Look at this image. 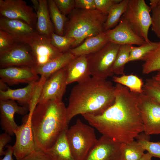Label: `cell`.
<instances>
[{"instance_id": "obj_1", "label": "cell", "mask_w": 160, "mask_h": 160, "mask_svg": "<svg viewBox=\"0 0 160 160\" xmlns=\"http://www.w3.org/2000/svg\"><path fill=\"white\" fill-rule=\"evenodd\" d=\"M114 103L98 115H82L89 124L103 135L121 143L134 140L143 132L138 94L116 83Z\"/></svg>"}, {"instance_id": "obj_2", "label": "cell", "mask_w": 160, "mask_h": 160, "mask_svg": "<svg viewBox=\"0 0 160 160\" xmlns=\"http://www.w3.org/2000/svg\"><path fill=\"white\" fill-rule=\"evenodd\" d=\"M115 86L106 79L91 77L72 88L66 107L68 124L75 116L103 113L114 103Z\"/></svg>"}, {"instance_id": "obj_3", "label": "cell", "mask_w": 160, "mask_h": 160, "mask_svg": "<svg viewBox=\"0 0 160 160\" xmlns=\"http://www.w3.org/2000/svg\"><path fill=\"white\" fill-rule=\"evenodd\" d=\"M31 114L36 150L44 151L50 148L68 128L66 107L62 100L39 103Z\"/></svg>"}, {"instance_id": "obj_4", "label": "cell", "mask_w": 160, "mask_h": 160, "mask_svg": "<svg viewBox=\"0 0 160 160\" xmlns=\"http://www.w3.org/2000/svg\"><path fill=\"white\" fill-rule=\"evenodd\" d=\"M107 17L97 9L75 8L69 14L64 36L74 39L75 41L72 48L76 47L87 39L104 32L103 26Z\"/></svg>"}, {"instance_id": "obj_5", "label": "cell", "mask_w": 160, "mask_h": 160, "mask_svg": "<svg viewBox=\"0 0 160 160\" xmlns=\"http://www.w3.org/2000/svg\"><path fill=\"white\" fill-rule=\"evenodd\" d=\"M67 140L75 160H84L98 139L91 125L78 119L66 132Z\"/></svg>"}, {"instance_id": "obj_6", "label": "cell", "mask_w": 160, "mask_h": 160, "mask_svg": "<svg viewBox=\"0 0 160 160\" xmlns=\"http://www.w3.org/2000/svg\"><path fill=\"white\" fill-rule=\"evenodd\" d=\"M150 7L144 0H129L126 10L121 17L132 30L146 42L150 41L148 32L151 25Z\"/></svg>"}, {"instance_id": "obj_7", "label": "cell", "mask_w": 160, "mask_h": 160, "mask_svg": "<svg viewBox=\"0 0 160 160\" xmlns=\"http://www.w3.org/2000/svg\"><path fill=\"white\" fill-rule=\"evenodd\" d=\"M120 46L109 41L98 51L87 55L92 77L106 79L113 75V65Z\"/></svg>"}, {"instance_id": "obj_8", "label": "cell", "mask_w": 160, "mask_h": 160, "mask_svg": "<svg viewBox=\"0 0 160 160\" xmlns=\"http://www.w3.org/2000/svg\"><path fill=\"white\" fill-rule=\"evenodd\" d=\"M138 97L143 132L149 136L160 134V104L143 93Z\"/></svg>"}, {"instance_id": "obj_9", "label": "cell", "mask_w": 160, "mask_h": 160, "mask_svg": "<svg viewBox=\"0 0 160 160\" xmlns=\"http://www.w3.org/2000/svg\"><path fill=\"white\" fill-rule=\"evenodd\" d=\"M0 17L23 21L36 29V13L22 0H0Z\"/></svg>"}, {"instance_id": "obj_10", "label": "cell", "mask_w": 160, "mask_h": 160, "mask_svg": "<svg viewBox=\"0 0 160 160\" xmlns=\"http://www.w3.org/2000/svg\"><path fill=\"white\" fill-rule=\"evenodd\" d=\"M36 65L29 44L18 43L12 48L0 52V68L11 66L33 67Z\"/></svg>"}, {"instance_id": "obj_11", "label": "cell", "mask_w": 160, "mask_h": 160, "mask_svg": "<svg viewBox=\"0 0 160 160\" xmlns=\"http://www.w3.org/2000/svg\"><path fill=\"white\" fill-rule=\"evenodd\" d=\"M16 140L13 146V155L21 160L36 150L31 126V114H28L24 123L18 126L14 132Z\"/></svg>"}, {"instance_id": "obj_12", "label": "cell", "mask_w": 160, "mask_h": 160, "mask_svg": "<svg viewBox=\"0 0 160 160\" xmlns=\"http://www.w3.org/2000/svg\"><path fill=\"white\" fill-rule=\"evenodd\" d=\"M67 85L66 72L63 68L45 81L41 88L38 103L49 100H62Z\"/></svg>"}, {"instance_id": "obj_13", "label": "cell", "mask_w": 160, "mask_h": 160, "mask_svg": "<svg viewBox=\"0 0 160 160\" xmlns=\"http://www.w3.org/2000/svg\"><path fill=\"white\" fill-rule=\"evenodd\" d=\"M121 143L102 135L84 160H119Z\"/></svg>"}, {"instance_id": "obj_14", "label": "cell", "mask_w": 160, "mask_h": 160, "mask_svg": "<svg viewBox=\"0 0 160 160\" xmlns=\"http://www.w3.org/2000/svg\"><path fill=\"white\" fill-rule=\"evenodd\" d=\"M29 45L36 62V65L47 63L63 53L52 44L50 38L38 33Z\"/></svg>"}, {"instance_id": "obj_15", "label": "cell", "mask_w": 160, "mask_h": 160, "mask_svg": "<svg viewBox=\"0 0 160 160\" xmlns=\"http://www.w3.org/2000/svg\"><path fill=\"white\" fill-rule=\"evenodd\" d=\"M0 30L12 35L18 42L29 44L37 34L36 29L19 20L0 17Z\"/></svg>"}, {"instance_id": "obj_16", "label": "cell", "mask_w": 160, "mask_h": 160, "mask_svg": "<svg viewBox=\"0 0 160 160\" xmlns=\"http://www.w3.org/2000/svg\"><path fill=\"white\" fill-rule=\"evenodd\" d=\"M28 111V106H19L14 100H0V124L3 130L10 135H14L18 127L14 120L15 114L24 115Z\"/></svg>"}, {"instance_id": "obj_17", "label": "cell", "mask_w": 160, "mask_h": 160, "mask_svg": "<svg viewBox=\"0 0 160 160\" xmlns=\"http://www.w3.org/2000/svg\"><path fill=\"white\" fill-rule=\"evenodd\" d=\"M105 32L109 41L120 46L133 44L140 46L146 42L132 30L121 17L115 27Z\"/></svg>"}, {"instance_id": "obj_18", "label": "cell", "mask_w": 160, "mask_h": 160, "mask_svg": "<svg viewBox=\"0 0 160 160\" xmlns=\"http://www.w3.org/2000/svg\"><path fill=\"white\" fill-rule=\"evenodd\" d=\"M0 80L10 86L38 81V75L33 67L11 66L0 68Z\"/></svg>"}, {"instance_id": "obj_19", "label": "cell", "mask_w": 160, "mask_h": 160, "mask_svg": "<svg viewBox=\"0 0 160 160\" xmlns=\"http://www.w3.org/2000/svg\"><path fill=\"white\" fill-rule=\"evenodd\" d=\"M67 85L86 81L91 75L87 55L76 57L64 68Z\"/></svg>"}, {"instance_id": "obj_20", "label": "cell", "mask_w": 160, "mask_h": 160, "mask_svg": "<svg viewBox=\"0 0 160 160\" xmlns=\"http://www.w3.org/2000/svg\"><path fill=\"white\" fill-rule=\"evenodd\" d=\"M38 84V81L28 84L25 87L11 89L9 87L7 90H0V100H16L28 107L34 96Z\"/></svg>"}, {"instance_id": "obj_21", "label": "cell", "mask_w": 160, "mask_h": 160, "mask_svg": "<svg viewBox=\"0 0 160 160\" xmlns=\"http://www.w3.org/2000/svg\"><path fill=\"white\" fill-rule=\"evenodd\" d=\"M109 41L105 32L88 38L78 46L71 48L69 51L75 57L95 53L104 47Z\"/></svg>"}, {"instance_id": "obj_22", "label": "cell", "mask_w": 160, "mask_h": 160, "mask_svg": "<svg viewBox=\"0 0 160 160\" xmlns=\"http://www.w3.org/2000/svg\"><path fill=\"white\" fill-rule=\"evenodd\" d=\"M76 57L69 51L63 53L58 57L44 64L33 67L36 73L47 79L59 70L64 68Z\"/></svg>"}, {"instance_id": "obj_23", "label": "cell", "mask_w": 160, "mask_h": 160, "mask_svg": "<svg viewBox=\"0 0 160 160\" xmlns=\"http://www.w3.org/2000/svg\"><path fill=\"white\" fill-rule=\"evenodd\" d=\"M68 129L63 132L52 147L43 151L50 160H75L67 139L66 132Z\"/></svg>"}, {"instance_id": "obj_24", "label": "cell", "mask_w": 160, "mask_h": 160, "mask_svg": "<svg viewBox=\"0 0 160 160\" xmlns=\"http://www.w3.org/2000/svg\"><path fill=\"white\" fill-rule=\"evenodd\" d=\"M38 1L39 6L36 12L37 22L36 30L38 34L50 38L54 30L50 19L48 0Z\"/></svg>"}, {"instance_id": "obj_25", "label": "cell", "mask_w": 160, "mask_h": 160, "mask_svg": "<svg viewBox=\"0 0 160 160\" xmlns=\"http://www.w3.org/2000/svg\"><path fill=\"white\" fill-rule=\"evenodd\" d=\"M145 151L137 141L121 143L119 160H139L144 154Z\"/></svg>"}, {"instance_id": "obj_26", "label": "cell", "mask_w": 160, "mask_h": 160, "mask_svg": "<svg viewBox=\"0 0 160 160\" xmlns=\"http://www.w3.org/2000/svg\"><path fill=\"white\" fill-rule=\"evenodd\" d=\"M129 0H121L111 8L107 16L104 23V31L111 29L116 26L127 8Z\"/></svg>"}, {"instance_id": "obj_27", "label": "cell", "mask_w": 160, "mask_h": 160, "mask_svg": "<svg viewBox=\"0 0 160 160\" xmlns=\"http://www.w3.org/2000/svg\"><path fill=\"white\" fill-rule=\"evenodd\" d=\"M113 81L127 87L132 92L140 94L143 92L144 83L143 80L133 74L123 75L113 77Z\"/></svg>"}, {"instance_id": "obj_28", "label": "cell", "mask_w": 160, "mask_h": 160, "mask_svg": "<svg viewBox=\"0 0 160 160\" xmlns=\"http://www.w3.org/2000/svg\"><path fill=\"white\" fill-rule=\"evenodd\" d=\"M142 60V71L147 74L152 72L160 71V41L156 48L145 57Z\"/></svg>"}, {"instance_id": "obj_29", "label": "cell", "mask_w": 160, "mask_h": 160, "mask_svg": "<svg viewBox=\"0 0 160 160\" xmlns=\"http://www.w3.org/2000/svg\"><path fill=\"white\" fill-rule=\"evenodd\" d=\"M48 4L50 17L56 34L62 36L64 34L65 25L68 19L60 12L54 0H48Z\"/></svg>"}, {"instance_id": "obj_30", "label": "cell", "mask_w": 160, "mask_h": 160, "mask_svg": "<svg viewBox=\"0 0 160 160\" xmlns=\"http://www.w3.org/2000/svg\"><path fill=\"white\" fill-rule=\"evenodd\" d=\"M131 45H121L117 53L113 67L114 74L121 75L124 74L125 65L129 63Z\"/></svg>"}, {"instance_id": "obj_31", "label": "cell", "mask_w": 160, "mask_h": 160, "mask_svg": "<svg viewBox=\"0 0 160 160\" xmlns=\"http://www.w3.org/2000/svg\"><path fill=\"white\" fill-rule=\"evenodd\" d=\"M158 42L150 41L145 42L143 44L136 47L132 45L129 58V62L142 60L157 47Z\"/></svg>"}, {"instance_id": "obj_32", "label": "cell", "mask_w": 160, "mask_h": 160, "mask_svg": "<svg viewBox=\"0 0 160 160\" xmlns=\"http://www.w3.org/2000/svg\"><path fill=\"white\" fill-rule=\"evenodd\" d=\"M149 138V135H146L143 132L136 138L144 149L149 153L153 157L160 159V142L151 141Z\"/></svg>"}, {"instance_id": "obj_33", "label": "cell", "mask_w": 160, "mask_h": 160, "mask_svg": "<svg viewBox=\"0 0 160 160\" xmlns=\"http://www.w3.org/2000/svg\"><path fill=\"white\" fill-rule=\"evenodd\" d=\"M50 39L52 44L63 53L69 51L75 41L73 38L60 36L54 32L51 34Z\"/></svg>"}, {"instance_id": "obj_34", "label": "cell", "mask_w": 160, "mask_h": 160, "mask_svg": "<svg viewBox=\"0 0 160 160\" xmlns=\"http://www.w3.org/2000/svg\"><path fill=\"white\" fill-rule=\"evenodd\" d=\"M143 90L144 94L160 104V84L153 79L146 80Z\"/></svg>"}, {"instance_id": "obj_35", "label": "cell", "mask_w": 160, "mask_h": 160, "mask_svg": "<svg viewBox=\"0 0 160 160\" xmlns=\"http://www.w3.org/2000/svg\"><path fill=\"white\" fill-rule=\"evenodd\" d=\"M150 2L152 12L151 30L160 39V6L157 4L155 0H151Z\"/></svg>"}, {"instance_id": "obj_36", "label": "cell", "mask_w": 160, "mask_h": 160, "mask_svg": "<svg viewBox=\"0 0 160 160\" xmlns=\"http://www.w3.org/2000/svg\"><path fill=\"white\" fill-rule=\"evenodd\" d=\"M18 43L10 34L0 30V52L12 48Z\"/></svg>"}, {"instance_id": "obj_37", "label": "cell", "mask_w": 160, "mask_h": 160, "mask_svg": "<svg viewBox=\"0 0 160 160\" xmlns=\"http://www.w3.org/2000/svg\"><path fill=\"white\" fill-rule=\"evenodd\" d=\"M59 10L63 15L69 14L75 8V0H54Z\"/></svg>"}, {"instance_id": "obj_38", "label": "cell", "mask_w": 160, "mask_h": 160, "mask_svg": "<svg viewBox=\"0 0 160 160\" xmlns=\"http://www.w3.org/2000/svg\"><path fill=\"white\" fill-rule=\"evenodd\" d=\"M121 0H95L96 9L107 15L111 8Z\"/></svg>"}, {"instance_id": "obj_39", "label": "cell", "mask_w": 160, "mask_h": 160, "mask_svg": "<svg viewBox=\"0 0 160 160\" xmlns=\"http://www.w3.org/2000/svg\"><path fill=\"white\" fill-rule=\"evenodd\" d=\"M77 8L85 10L96 9L95 0H75Z\"/></svg>"}, {"instance_id": "obj_40", "label": "cell", "mask_w": 160, "mask_h": 160, "mask_svg": "<svg viewBox=\"0 0 160 160\" xmlns=\"http://www.w3.org/2000/svg\"><path fill=\"white\" fill-rule=\"evenodd\" d=\"M21 160H50L43 151L36 150Z\"/></svg>"}, {"instance_id": "obj_41", "label": "cell", "mask_w": 160, "mask_h": 160, "mask_svg": "<svg viewBox=\"0 0 160 160\" xmlns=\"http://www.w3.org/2000/svg\"><path fill=\"white\" fill-rule=\"evenodd\" d=\"M11 140V135L6 132L0 135V156L4 155L5 151L4 150L5 146Z\"/></svg>"}, {"instance_id": "obj_42", "label": "cell", "mask_w": 160, "mask_h": 160, "mask_svg": "<svg viewBox=\"0 0 160 160\" xmlns=\"http://www.w3.org/2000/svg\"><path fill=\"white\" fill-rule=\"evenodd\" d=\"M6 147L7 149L4 156L1 160H14L12 158V155H13V147L10 145H7Z\"/></svg>"}, {"instance_id": "obj_43", "label": "cell", "mask_w": 160, "mask_h": 160, "mask_svg": "<svg viewBox=\"0 0 160 160\" xmlns=\"http://www.w3.org/2000/svg\"><path fill=\"white\" fill-rule=\"evenodd\" d=\"M31 1L33 4V9H35L36 12L39 9V1L37 0H31Z\"/></svg>"}, {"instance_id": "obj_44", "label": "cell", "mask_w": 160, "mask_h": 160, "mask_svg": "<svg viewBox=\"0 0 160 160\" xmlns=\"http://www.w3.org/2000/svg\"><path fill=\"white\" fill-rule=\"evenodd\" d=\"M152 156L148 152L144 153L142 157L139 160H152Z\"/></svg>"}, {"instance_id": "obj_45", "label": "cell", "mask_w": 160, "mask_h": 160, "mask_svg": "<svg viewBox=\"0 0 160 160\" xmlns=\"http://www.w3.org/2000/svg\"><path fill=\"white\" fill-rule=\"evenodd\" d=\"M155 81L160 84V71L152 77Z\"/></svg>"}, {"instance_id": "obj_46", "label": "cell", "mask_w": 160, "mask_h": 160, "mask_svg": "<svg viewBox=\"0 0 160 160\" xmlns=\"http://www.w3.org/2000/svg\"><path fill=\"white\" fill-rule=\"evenodd\" d=\"M0 90L5 91L7 90L8 87L6 84V83L0 80Z\"/></svg>"}, {"instance_id": "obj_47", "label": "cell", "mask_w": 160, "mask_h": 160, "mask_svg": "<svg viewBox=\"0 0 160 160\" xmlns=\"http://www.w3.org/2000/svg\"><path fill=\"white\" fill-rule=\"evenodd\" d=\"M155 1L157 4L160 6V0H155Z\"/></svg>"}]
</instances>
